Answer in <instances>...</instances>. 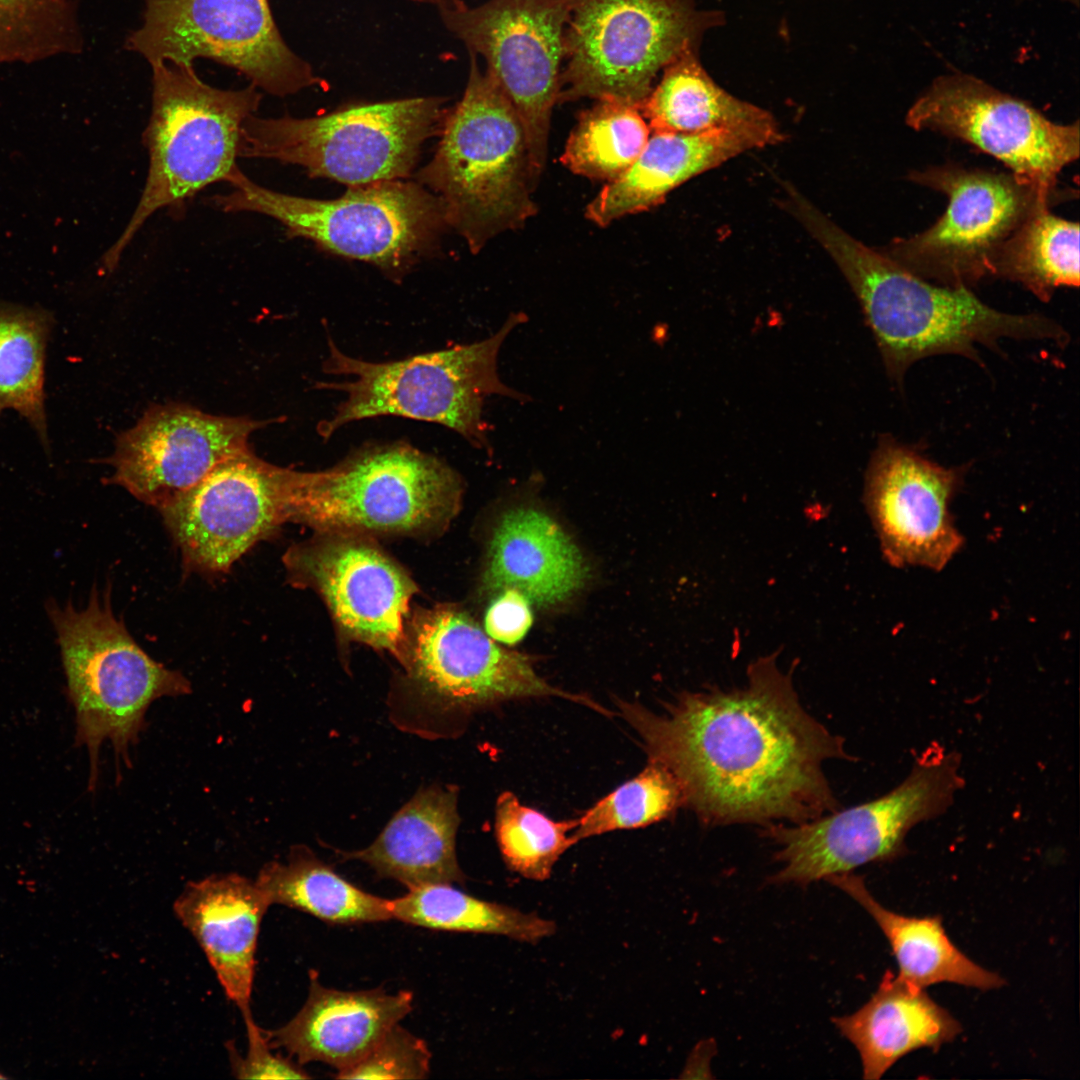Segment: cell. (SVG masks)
Here are the masks:
<instances>
[{
  "mask_svg": "<svg viewBox=\"0 0 1080 1080\" xmlns=\"http://www.w3.org/2000/svg\"><path fill=\"white\" fill-rule=\"evenodd\" d=\"M649 137L638 107L597 100L579 115L560 161L574 174L610 183L632 166Z\"/></svg>",
  "mask_w": 1080,
  "mask_h": 1080,
  "instance_id": "d6a6232c",
  "label": "cell"
},
{
  "mask_svg": "<svg viewBox=\"0 0 1080 1080\" xmlns=\"http://www.w3.org/2000/svg\"><path fill=\"white\" fill-rule=\"evenodd\" d=\"M454 790L418 792L390 820L378 838L350 858L409 889L432 883H463L455 851L459 823Z\"/></svg>",
  "mask_w": 1080,
  "mask_h": 1080,
  "instance_id": "484cf974",
  "label": "cell"
},
{
  "mask_svg": "<svg viewBox=\"0 0 1080 1080\" xmlns=\"http://www.w3.org/2000/svg\"><path fill=\"white\" fill-rule=\"evenodd\" d=\"M782 139L751 130L653 132L632 166L604 186L587 205L585 216L605 227L623 216L650 210L692 177L745 151L776 144Z\"/></svg>",
  "mask_w": 1080,
  "mask_h": 1080,
  "instance_id": "603a6c76",
  "label": "cell"
},
{
  "mask_svg": "<svg viewBox=\"0 0 1080 1080\" xmlns=\"http://www.w3.org/2000/svg\"><path fill=\"white\" fill-rule=\"evenodd\" d=\"M416 3L426 4L434 6L438 11L454 10L463 7L465 2L463 0H411Z\"/></svg>",
  "mask_w": 1080,
  "mask_h": 1080,
  "instance_id": "ab89813d",
  "label": "cell"
},
{
  "mask_svg": "<svg viewBox=\"0 0 1080 1080\" xmlns=\"http://www.w3.org/2000/svg\"><path fill=\"white\" fill-rule=\"evenodd\" d=\"M860 1055L863 1078L880 1079L901 1057L938 1050L961 1033L960 1023L916 987L887 970L872 997L856 1012L832 1018Z\"/></svg>",
  "mask_w": 1080,
  "mask_h": 1080,
  "instance_id": "d4e9b609",
  "label": "cell"
},
{
  "mask_svg": "<svg viewBox=\"0 0 1080 1080\" xmlns=\"http://www.w3.org/2000/svg\"><path fill=\"white\" fill-rule=\"evenodd\" d=\"M232 190L211 197L224 212H253L345 258L400 277L435 248L447 227L440 201L417 182L381 181L352 186L336 199H313L260 186L242 171Z\"/></svg>",
  "mask_w": 1080,
  "mask_h": 1080,
  "instance_id": "52a82bcc",
  "label": "cell"
},
{
  "mask_svg": "<svg viewBox=\"0 0 1080 1080\" xmlns=\"http://www.w3.org/2000/svg\"><path fill=\"white\" fill-rule=\"evenodd\" d=\"M284 561L295 580L321 593L347 635L403 661L404 620L415 586L381 551L341 536L294 547Z\"/></svg>",
  "mask_w": 1080,
  "mask_h": 1080,
  "instance_id": "ffe728a7",
  "label": "cell"
},
{
  "mask_svg": "<svg viewBox=\"0 0 1080 1080\" xmlns=\"http://www.w3.org/2000/svg\"><path fill=\"white\" fill-rule=\"evenodd\" d=\"M960 763L958 753L932 744L909 775L879 798L792 826L766 825L783 863L770 881L807 885L902 856L909 830L943 814L964 786Z\"/></svg>",
  "mask_w": 1080,
  "mask_h": 1080,
  "instance_id": "8fae6325",
  "label": "cell"
},
{
  "mask_svg": "<svg viewBox=\"0 0 1080 1080\" xmlns=\"http://www.w3.org/2000/svg\"><path fill=\"white\" fill-rule=\"evenodd\" d=\"M907 179L945 194L944 214L928 229L895 238L878 250L903 269L932 283L971 288L990 276L1002 243L1029 217L1077 190L1045 185L1012 172L954 163L912 170Z\"/></svg>",
  "mask_w": 1080,
  "mask_h": 1080,
  "instance_id": "30bf717a",
  "label": "cell"
},
{
  "mask_svg": "<svg viewBox=\"0 0 1080 1080\" xmlns=\"http://www.w3.org/2000/svg\"><path fill=\"white\" fill-rule=\"evenodd\" d=\"M247 1035V1051L241 1055L234 1042L225 1044L232 1075L238 1079H306L310 1076L297 1062L273 1053L266 1031L255 1022L252 1012L242 1014Z\"/></svg>",
  "mask_w": 1080,
  "mask_h": 1080,
  "instance_id": "74e56055",
  "label": "cell"
},
{
  "mask_svg": "<svg viewBox=\"0 0 1080 1080\" xmlns=\"http://www.w3.org/2000/svg\"><path fill=\"white\" fill-rule=\"evenodd\" d=\"M526 321L524 313H512L495 334L482 341L384 363L350 357L329 338L323 370L353 379L319 383L320 388L346 394L332 417L319 424L320 436L328 439L341 426L364 418L401 416L444 425L474 447L489 451L485 399L500 395L529 401L527 395L506 386L497 372L502 343Z\"/></svg>",
  "mask_w": 1080,
  "mask_h": 1080,
  "instance_id": "8992f818",
  "label": "cell"
},
{
  "mask_svg": "<svg viewBox=\"0 0 1080 1080\" xmlns=\"http://www.w3.org/2000/svg\"><path fill=\"white\" fill-rule=\"evenodd\" d=\"M458 475L405 442L367 445L324 471L285 468L283 521L334 531L401 532L429 527L456 512Z\"/></svg>",
  "mask_w": 1080,
  "mask_h": 1080,
  "instance_id": "9c48e42d",
  "label": "cell"
},
{
  "mask_svg": "<svg viewBox=\"0 0 1080 1080\" xmlns=\"http://www.w3.org/2000/svg\"><path fill=\"white\" fill-rule=\"evenodd\" d=\"M152 109L143 133L149 169L139 202L103 265L113 271L140 228L156 211L177 212L205 187L229 184L237 165L241 130L257 111L261 94L254 85L222 90L204 83L193 65H151Z\"/></svg>",
  "mask_w": 1080,
  "mask_h": 1080,
  "instance_id": "5b68a950",
  "label": "cell"
},
{
  "mask_svg": "<svg viewBox=\"0 0 1080 1080\" xmlns=\"http://www.w3.org/2000/svg\"><path fill=\"white\" fill-rule=\"evenodd\" d=\"M590 568L581 551L544 511L518 506L492 535L482 584L488 593L514 588L539 608L559 605L586 584Z\"/></svg>",
  "mask_w": 1080,
  "mask_h": 1080,
  "instance_id": "cb8c5ba5",
  "label": "cell"
},
{
  "mask_svg": "<svg viewBox=\"0 0 1080 1080\" xmlns=\"http://www.w3.org/2000/svg\"><path fill=\"white\" fill-rule=\"evenodd\" d=\"M990 276L1021 284L1049 301L1059 287L1079 286V224L1043 209L1022 223L998 248Z\"/></svg>",
  "mask_w": 1080,
  "mask_h": 1080,
  "instance_id": "4dcf8cb0",
  "label": "cell"
},
{
  "mask_svg": "<svg viewBox=\"0 0 1080 1080\" xmlns=\"http://www.w3.org/2000/svg\"><path fill=\"white\" fill-rule=\"evenodd\" d=\"M445 101L429 96L355 103L306 118L254 114L242 126L239 156L297 165L311 177L350 187L403 180L422 145L440 133Z\"/></svg>",
  "mask_w": 1080,
  "mask_h": 1080,
  "instance_id": "ba28073f",
  "label": "cell"
},
{
  "mask_svg": "<svg viewBox=\"0 0 1080 1080\" xmlns=\"http://www.w3.org/2000/svg\"><path fill=\"white\" fill-rule=\"evenodd\" d=\"M255 882L270 905L279 904L334 924L392 919L389 900L353 885L304 848L285 862L263 865Z\"/></svg>",
  "mask_w": 1080,
  "mask_h": 1080,
  "instance_id": "f1b7e54d",
  "label": "cell"
},
{
  "mask_svg": "<svg viewBox=\"0 0 1080 1080\" xmlns=\"http://www.w3.org/2000/svg\"><path fill=\"white\" fill-rule=\"evenodd\" d=\"M826 881L873 917L892 948L898 976L904 981L922 989L940 982L980 990L1004 984L998 974L979 966L953 944L938 916L910 917L886 909L871 895L863 879L851 872L830 876Z\"/></svg>",
  "mask_w": 1080,
  "mask_h": 1080,
  "instance_id": "4316f807",
  "label": "cell"
},
{
  "mask_svg": "<svg viewBox=\"0 0 1080 1080\" xmlns=\"http://www.w3.org/2000/svg\"><path fill=\"white\" fill-rule=\"evenodd\" d=\"M576 820L555 821L522 804L512 792L496 802V839L508 868L524 878L544 881L575 841Z\"/></svg>",
  "mask_w": 1080,
  "mask_h": 1080,
  "instance_id": "e575fe53",
  "label": "cell"
},
{
  "mask_svg": "<svg viewBox=\"0 0 1080 1080\" xmlns=\"http://www.w3.org/2000/svg\"><path fill=\"white\" fill-rule=\"evenodd\" d=\"M962 480L960 468L932 462L890 435L869 463L864 502L885 559L895 567L943 569L963 538L949 511Z\"/></svg>",
  "mask_w": 1080,
  "mask_h": 1080,
  "instance_id": "ac0fdd59",
  "label": "cell"
},
{
  "mask_svg": "<svg viewBox=\"0 0 1080 1080\" xmlns=\"http://www.w3.org/2000/svg\"><path fill=\"white\" fill-rule=\"evenodd\" d=\"M392 919L424 928L455 932L486 933L537 943L553 935V921L535 913L479 899L451 883H432L409 889L389 900Z\"/></svg>",
  "mask_w": 1080,
  "mask_h": 1080,
  "instance_id": "f546056e",
  "label": "cell"
},
{
  "mask_svg": "<svg viewBox=\"0 0 1080 1080\" xmlns=\"http://www.w3.org/2000/svg\"><path fill=\"white\" fill-rule=\"evenodd\" d=\"M640 107L653 132L701 133L751 130L782 136L773 116L718 86L694 49L671 61Z\"/></svg>",
  "mask_w": 1080,
  "mask_h": 1080,
  "instance_id": "83f0119b",
  "label": "cell"
},
{
  "mask_svg": "<svg viewBox=\"0 0 1080 1080\" xmlns=\"http://www.w3.org/2000/svg\"><path fill=\"white\" fill-rule=\"evenodd\" d=\"M530 602L514 588L498 593L489 606L485 619V632L494 641L513 645L523 639L530 629L533 615Z\"/></svg>",
  "mask_w": 1080,
  "mask_h": 1080,
  "instance_id": "f35d334b",
  "label": "cell"
},
{
  "mask_svg": "<svg viewBox=\"0 0 1080 1080\" xmlns=\"http://www.w3.org/2000/svg\"><path fill=\"white\" fill-rule=\"evenodd\" d=\"M52 326V315L42 308L0 302V415L17 411L46 450L44 372Z\"/></svg>",
  "mask_w": 1080,
  "mask_h": 1080,
  "instance_id": "1f68e13d",
  "label": "cell"
},
{
  "mask_svg": "<svg viewBox=\"0 0 1080 1080\" xmlns=\"http://www.w3.org/2000/svg\"><path fill=\"white\" fill-rule=\"evenodd\" d=\"M776 659L751 663L743 688L685 692L661 714L618 705L706 825L797 824L838 809L823 765L850 759L844 740L804 709Z\"/></svg>",
  "mask_w": 1080,
  "mask_h": 1080,
  "instance_id": "6da1fadb",
  "label": "cell"
},
{
  "mask_svg": "<svg viewBox=\"0 0 1080 1080\" xmlns=\"http://www.w3.org/2000/svg\"><path fill=\"white\" fill-rule=\"evenodd\" d=\"M1072 1H1077V0H1072Z\"/></svg>",
  "mask_w": 1080,
  "mask_h": 1080,
  "instance_id": "b9f144b4",
  "label": "cell"
},
{
  "mask_svg": "<svg viewBox=\"0 0 1080 1080\" xmlns=\"http://www.w3.org/2000/svg\"><path fill=\"white\" fill-rule=\"evenodd\" d=\"M683 805L682 790L673 774L649 761L638 775L576 819L572 838L576 843L614 830L644 827L666 819Z\"/></svg>",
  "mask_w": 1080,
  "mask_h": 1080,
  "instance_id": "d590c367",
  "label": "cell"
},
{
  "mask_svg": "<svg viewBox=\"0 0 1080 1080\" xmlns=\"http://www.w3.org/2000/svg\"><path fill=\"white\" fill-rule=\"evenodd\" d=\"M574 0H489L440 11V17L515 109L525 132L532 170L546 163L550 121L559 101L565 30Z\"/></svg>",
  "mask_w": 1080,
  "mask_h": 1080,
  "instance_id": "4fadbf2b",
  "label": "cell"
},
{
  "mask_svg": "<svg viewBox=\"0 0 1080 1080\" xmlns=\"http://www.w3.org/2000/svg\"><path fill=\"white\" fill-rule=\"evenodd\" d=\"M284 470L248 447L159 509L185 564L205 573L226 572L272 535L284 522L280 507Z\"/></svg>",
  "mask_w": 1080,
  "mask_h": 1080,
  "instance_id": "2e32d148",
  "label": "cell"
},
{
  "mask_svg": "<svg viewBox=\"0 0 1080 1080\" xmlns=\"http://www.w3.org/2000/svg\"><path fill=\"white\" fill-rule=\"evenodd\" d=\"M905 123L962 140L1013 174L1045 185L1080 154L1079 122L1058 124L1027 102L964 73L936 78L909 108Z\"/></svg>",
  "mask_w": 1080,
  "mask_h": 1080,
  "instance_id": "9a60e30c",
  "label": "cell"
},
{
  "mask_svg": "<svg viewBox=\"0 0 1080 1080\" xmlns=\"http://www.w3.org/2000/svg\"><path fill=\"white\" fill-rule=\"evenodd\" d=\"M714 18L691 0H574L558 102L593 98L640 109L657 73L695 49Z\"/></svg>",
  "mask_w": 1080,
  "mask_h": 1080,
  "instance_id": "7c38bea8",
  "label": "cell"
},
{
  "mask_svg": "<svg viewBox=\"0 0 1080 1080\" xmlns=\"http://www.w3.org/2000/svg\"><path fill=\"white\" fill-rule=\"evenodd\" d=\"M423 692L453 706L556 696L601 710L592 701L551 686L529 658L498 645L465 612L438 607L418 614L402 661Z\"/></svg>",
  "mask_w": 1080,
  "mask_h": 1080,
  "instance_id": "e0dca14e",
  "label": "cell"
},
{
  "mask_svg": "<svg viewBox=\"0 0 1080 1080\" xmlns=\"http://www.w3.org/2000/svg\"><path fill=\"white\" fill-rule=\"evenodd\" d=\"M439 134L416 182L437 197L447 226L472 253L537 213L532 194L538 179L522 123L474 54L463 96L448 109Z\"/></svg>",
  "mask_w": 1080,
  "mask_h": 1080,
  "instance_id": "3957f363",
  "label": "cell"
},
{
  "mask_svg": "<svg viewBox=\"0 0 1080 1080\" xmlns=\"http://www.w3.org/2000/svg\"><path fill=\"white\" fill-rule=\"evenodd\" d=\"M83 45L73 0H0V64L79 54Z\"/></svg>",
  "mask_w": 1080,
  "mask_h": 1080,
  "instance_id": "836d02e7",
  "label": "cell"
},
{
  "mask_svg": "<svg viewBox=\"0 0 1080 1080\" xmlns=\"http://www.w3.org/2000/svg\"><path fill=\"white\" fill-rule=\"evenodd\" d=\"M309 977V995L301 1010L282 1027L266 1031L272 1048H283L299 1064L320 1061L344 1071L412 1008L408 991H340L321 985L313 970Z\"/></svg>",
  "mask_w": 1080,
  "mask_h": 1080,
  "instance_id": "7402d4cb",
  "label": "cell"
},
{
  "mask_svg": "<svg viewBox=\"0 0 1080 1080\" xmlns=\"http://www.w3.org/2000/svg\"><path fill=\"white\" fill-rule=\"evenodd\" d=\"M787 205L822 245L855 293L891 379L902 385L916 361L957 354L981 363L977 345L1002 339L1051 340L1065 329L1038 313L1012 314L982 302L969 288L932 283L846 233L792 187Z\"/></svg>",
  "mask_w": 1080,
  "mask_h": 1080,
  "instance_id": "7a4b0ae2",
  "label": "cell"
},
{
  "mask_svg": "<svg viewBox=\"0 0 1080 1080\" xmlns=\"http://www.w3.org/2000/svg\"><path fill=\"white\" fill-rule=\"evenodd\" d=\"M263 425L247 417L216 416L185 404L149 408L123 432L107 460V483L126 489L158 510L170 504L226 458L249 447Z\"/></svg>",
  "mask_w": 1080,
  "mask_h": 1080,
  "instance_id": "d6986e66",
  "label": "cell"
},
{
  "mask_svg": "<svg viewBox=\"0 0 1080 1080\" xmlns=\"http://www.w3.org/2000/svg\"><path fill=\"white\" fill-rule=\"evenodd\" d=\"M46 611L75 710V742L88 752L92 791L98 782L101 745L109 741L118 767L130 766V751L145 727L150 705L162 697L191 693V684L135 642L113 613L109 588L101 596L94 586L80 610L70 601L60 606L49 600Z\"/></svg>",
  "mask_w": 1080,
  "mask_h": 1080,
  "instance_id": "277c9868",
  "label": "cell"
},
{
  "mask_svg": "<svg viewBox=\"0 0 1080 1080\" xmlns=\"http://www.w3.org/2000/svg\"><path fill=\"white\" fill-rule=\"evenodd\" d=\"M270 906L255 880L237 873L190 881L173 904L241 1014L251 1011L258 936Z\"/></svg>",
  "mask_w": 1080,
  "mask_h": 1080,
  "instance_id": "44dd1931",
  "label": "cell"
},
{
  "mask_svg": "<svg viewBox=\"0 0 1080 1080\" xmlns=\"http://www.w3.org/2000/svg\"><path fill=\"white\" fill-rule=\"evenodd\" d=\"M140 28L126 48L150 65H193L209 58L275 96L321 85L309 63L285 43L268 0H144Z\"/></svg>",
  "mask_w": 1080,
  "mask_h": 1080,
  "instance_id": "5bb4252c",
  "label": "cell"
},
{
  "mask_svg": "<svg viewBox=\"0 0 1080 1080\" xmlns=\"http://www.w3.org/2000/svg\"><path fill=\"white\" fill-rule=\"evenodd\" d=\"M431 1054L422 1039L399 1023L352 1067L338 1072L340 1079H423L430 1072Z\"/></svg>",
  "mask_w": 1080,
  "mask_h": 1080,
  "instance_id": "8d00e7d4",
  "label": "cell"
},
{
  "mask_svg": "<svg viewBox=\"0 0 1080 1080\" xmlns=\"http://www.w3.org/2000/svg\"><path fill=\"white\" fill-rule=\"evenodd\" d=\"M0 1078H4V1076L0 1074Z\"/></svg>",
  "mask_w": 1080,
  "mask_h": 1080,
  "instance_id": "60d3db41",
  "label": "cell"
}]
</instances>
